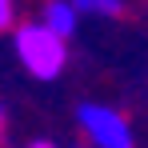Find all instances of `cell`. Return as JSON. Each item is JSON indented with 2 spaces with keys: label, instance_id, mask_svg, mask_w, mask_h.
Returning <instances> with one entry per match:
<instances>
[{
  "label": "cell",
  "instance_id": "obj_4",
  "mask_svg": "<svg viewBox=\"0 0 148 148\" xmlns=\"http://www.w3.org/2000/svg\"><path fill=\"white\" fill-rule=\"evenodd\" d=\"M72 4L80 16H108L112 20V16L124 12V0H72Z\"/></svg>",
  "mask_w": 148,
  "mask_h": 148
},
{
  "label": "cell",
  "instance_id": "obj_6",
  "mask_svg": "<svg viewBox=\"0 0 148 148\" xmlns=\"http://www.w3.org/2000/svg\"><path fill=\"white\" fill-rule=\"evenodd\" d=\"M28 148H56V144H48V140H36V144H28Z\"/></svg>",
  "mask_w": 148,
  "mask_h": 148
},
{
  "label": "cell",
  "instance_id": "obj_3",
  "mask_svg": "<svg viewBox=\"0 0 148 148\" xmlns=\"http://www.w3.org/2000/svg\"><path fill=\"white\" fill-rule=\"evenodd\" d=\"M40 24L52 28V32L64 36V40H72V36H76V24H80V12H76L72 0H44V8H40Z\"/></svg>",
  "mask_w": 148,
  "mask_h": 148
},
{
  "label": "cell",
  "instance_id": "obj_2",
  "mask_svg": "<svg viewBox=\"0 0 148 148\" xmlns=\"http://www.w3.org/2000/svg\"><path fill=\"white\" fill-rule=\"evenodd\" d=\"M76 120H80V132L88 136L92 148H136L124 112L108 108V104H80Z\"/></svg>",
  "mask_w": 148,
  "mask_h": 148
},
{
  "label": "cell",
  "instance_id": "obj_1",
  "mask_svg": "<svg viewBox=\"0 0 148 148\" xmlns=\"http://www.w3.org/2000/svg\"><path fill=\"white\" fill-rule=\"evenodd\" d=\"M68 40L56 36L52 28H44L40 20L32 24H16V56L36 80H56L68 64Z\"/></svg>",
  "mask_w": 148,
  "mask_h": 148
},
{
  "label": "cell",
  "instance_id": "obj_5",
  "mask_svg": "<svg viewBox=\"0 0 148 148\" xmlns=\"http://www.w3.org/2000/svg\"><path fill=\"white\" fill-rule=\"evenodd\" d=\"M12 24H16V8H12V0H0V32H8Z\"/></svg>",
  "mask_w": 148,
  "mask_h": 148
},
{
  "label": "cell",
  "instance_id": "obj_7",
  "mask_svg": "<svg viewBox=\"0 0 148 148\" xmlns=\"http://www.w3.org/2000/svg\"><path fill=\"white\" fill-rule=\"evenodd\" d=\"M0 132H4V108H0Z\"/></svg>",
  "mask_w": 148,
  "mask_h": 148
}]
</instances>
